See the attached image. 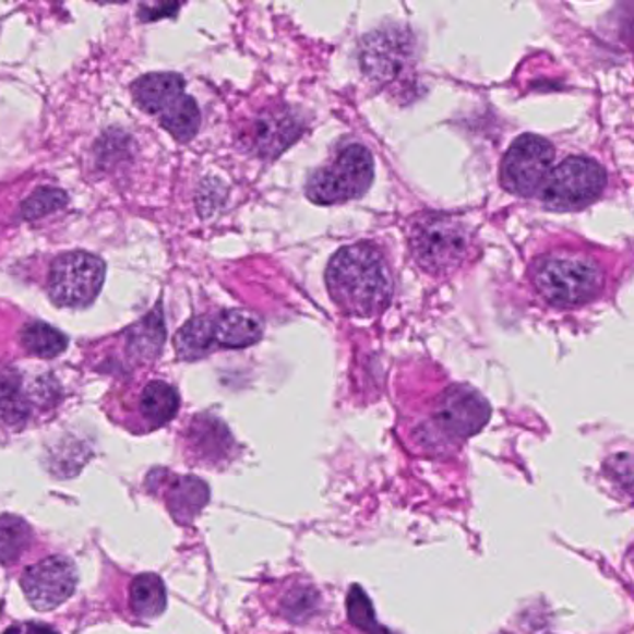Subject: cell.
Returning <instances> with one entry per match:
<instances>
[{
    "instance_id": "cell-1",
    "label": "cell",
    "mask_w": 634,
    "mask_h": 634,
    "mask_svg": "<svg viewBox=\"0 0 634 634\" xmlns=\"http://www.w3.org/2000/svg\"><path fill=\"white\" fill-rule=\"evenodd\" d=\"M326 285L333 302L354 316H376L387 309L395 292V277L376 246H345L326 268Z\"/></svg>"
},
{
    "instance_id": "cell-2",
    "label": "cell",
    "mask_w": 634,
    "mask_h": 634,
    "mask_svg": "<svg viewBox=\"0 0 634 634\" xmlns=\"http://www.w3.org/2000/svg\"><path fill=\"white\" fill-rule=\"evenodd\" d=\"M534 289L549 306L581 308L605 289V271L596 259L583 252L560 250L536 259L530 268Z\"/></svg>"
},
{
    "instance_id": "cell-3",
    "label": "cell",
    "mask_w": 634,
    "mask_h": 634,
    "mask_svg": "<svg viewBox=\"0 0 634 634\" xmlns=\"http://www.w3.org/2000/svg\"><path fill=\"white\" fill-rule=\"evenodd\" d=\"M471 227L451 214L422 213L409 224L415 263L432 276H448L471 253Z\"/></svg>"
},
{
    "instance_id": "cell-4",
    "label": "cell",
    "mask_w": 634,
    "mask_h": 634,
    "mask_svg": "<svg viewBox=\"0 0 634 634\" xmlns=\"http://www.w3.org/2000/svg\"><path fill=\"white\" fill-rule=\"evenodd\" d=\"M132 95L144 112L157 116L171 136L189 142L200 131L202 113L184 92V79L177 73H149L132 84Z\"/></svg>"
},
{
    "instance_id": "cell-5",
    "label": "cell",
    "mask_w": 634,
    "mask_h": 634,
    "mask_svg": "<svg viewBox=\"0 0 634 634\" xmlns=\"http://www.w3.org/2000/svg\"><path fill=\"white\" fill-rule=\"evenodd\" d=\"M374 158L363 145H348L332 163L309 177L306 195L316 205H340L358 200L371 189Z\"/></svg>"
},
{
    "instance_id": "cell-6",
    "label": "cell",
    "mask_w": 634,
    "mask_h": 634,
    "mask_svg": "<svg viewBox=\"0 0 634 634\" xmlns=\"http://www.w3.org/2000/svg\"><path fill=\"white\" fill-rule=\"evenodd\" d=\"M607 171L588 157H570L547 177L540 200L549 211H578L603 194Z\"/></svg>"
},
{
    "instance_id": "cell-7",
    "label": "cell",
    "mask_w": 634,
    "mask_h": 634,
    "mask_svg": "<svg viewBox=\"0 0 634 634\" xmlns=\"http://www.w3.org/2000/svg\"><path fill=\"white\" fill-rule=\"evenodd\" d=\"M105 276L107 266L94 253H63L49 272V296L60 308H88L101 292Z\"/></svg>"
},
{
    "instance_id": "cell-8",
    "label": "cell",
    "mask_w": 634,
    "mask_h": 634,
    "mask_svg": "<svg viewBox=\"0 0 634 634\" xmlns=\"http://www.w3.org/2000/svg\"><path fill=\"white\" fill-rule=\"evenodd\" d=\"M490 404L467 385H453L440 396L427 424L428 440L464 441L490 421Z\"/></svg>"
},
{
    "instance_id": "cell-9",
    "label": "cell",
    "mask_w": 634,
    "mask_h": 634,
    "mask_svg": "<svg viewBox=\"0 0 634 634\" xmlns=\"http://www.w3.org/2000/svg\"><path fill=\"white\" fill-rule=\"evenodd\" d=\"M554 147L538 134H522L510 145L501 163V184L510 194L530 198L540 194L553 171Z\"/></svg>"
},
{
    "instance_id": "cell-10",
    "label": "cell",
    "mask_w": 634,
    "mask_h": 634,
    "mask_svg": "<svg viewBox=\"0 0 634 634\" xmlns=\"http://www.w3.org/2000/svg\"><path fill=\"white\" fill-rule=\"evenodd\" d=\"M415 63L414 36L404 28L372 32L361 45V70L376 86H391L411 75Z\"/></svg>"
},
{
    "instance_id": "cell-11",
    "label": "cell",
    "mask_w": 634,
    "mask_h": 634,
    "mask_svg": "<svg viewBox=\"0 0 634 634\" xmlns=\"http://www.w3.org/2000/svg\"><path fill=\"white\" fill-rule=\"evenodd\" d=\"M21 586L36 610H52L65 603L76 588L75 565L70 559L52 557L26 567Z\"/></svg>"
},
{
    "instance_id": "cell-12",
    "label": "cell",
    "mask_w": 634,
    "mask_h": 634,
    "mask_svg": "<svg viewBox=\"0 0 634 634\" xmlns=\"http://www.w3.org/2000/svg\"><path fill=\"white\" fill-rule=\"evenodd\" d=\"M303 121L290 108H276L261 113L253 123V152L261 157L274 158L285 152L302 134Z\"/></svg>"
},
{
    "instance_id": "cell-13",
    "label": "cell",
    "mask_w": 634,
    "mask_h": 634,
    "mask_svg": "<svg viewBox=\"0 0 634 634\" xmlns=\"http://www.w3.org/2000/svg\"><path fill=\"white\" fill-rule=\"evenodd\" d=\"M213 319L216 348L239 350L255 345L263 337V322L248 311H226Z\"/></svg>"
},
{
    "instance_id": "cell-14",
    "label": "cell",
    "mask_w": 634,
    "mask_h": 634,
    "mask_svg": "<svg viewBox=\"0 0 634 634\" xmlns=\"http://www.w3.org/2000/svg\"><path fill=\"white\" fill-rule=\"evenodd\" d=\"M166 343V324L160 308L144 316L127 332V350L136 361L157 358Z\"/></svg>"
},
{
    "instance_id": "cell-15",
    "label": "cell",
    "mask_w": 634,
    "mask_h": 634,
    "mask_svg": "<svg viewBox=\"0 0 634 634\" xmlns=\"http://www.w3.org/2000/svg\"><path fill=\"white\" fill-rule=\"evenodd\" d=\"M208 503L207 483L195 477H177L168 490V509L179 523H190Z\"/></svg>"
},
{
    "instance_id": "cell-16",
    "label": "cell",
    "mask_w": 634,
    "mask_h": 634,
    "mask_svg": "<svg viewBox=\"0 0 634 634\" xmlns=\"http://www.w3.org/2000/svg\"><path fill=\"white\" fill-rule=\"evenodd\" d=\"M177 356L182 359H202L216 350L214 319L202 314L190 319L176 335Z\"/></svg>"
},
{
    "instance_id": "cell-17",
    "label": "cell",
    "mask_w": 634,
    "mask_h": 634,
    "mask_svg": "<svg viewBox=\"0 0 634 634\" xmlns=\"http://www.w3.org/2000/svg\"><path fill=\"white\" fill-rule=\"evenodd\" d=\"M140 411L149 424L163 427L166 422H170L179 411V395L170 383L160 382V380L147 383L140 398Z\"/></svg>"
},
{
    "instance_id": "cell-18",
    "label": "cell",
    "mask_w": 634,
    "mask_h": 634,
    "mask_svg": "<svg viewBox=\"0 0 634 634\" xmlns=\"http://www.w3.org/2000/svg\"><path fill=\"white\" fill-rule=\"evenodd\" d=\"M132 612L139 618H157L166 609V588L155 573H144L132 581Z\"/></svg>"
},
{
    "instance_id": "cell-19",
    "label": "cell",
    "mask_w": 634,
    "mask_h": 634,
    "mask_svg": "<svg viewBox=\"0 0 634 634\" xmlns=\"http://www.w3.org/2000/svg\"><path fill=\"white\" fill-rule=\"evenodd\" d=\"M20 337L26 352L38 358H57L68 348V337L45 322H28L21 330Z\"/></svg>"
},
{
    "instance_id": "cell-20",
    "label": "cell",
    "mask_w": 634,
    "mask_h": 634,
    "mask_svg": "<svg viewBox=\"0 0 634 634\" xmlns=\"http://www.w3.org/2000/svg\"><path fill=\"white\" fill-rule=\"evenodd\" d=\"M28 417V404L21 395L17 372L0 367V421L21 427Z\"/></svg>"
},
{
    "instance_id": "cell-21",
    "label": "cell",
    "mask_w": 634,
    "mask_h": 634,
    "mask_svg": "<svg viewBox=\"0 0 634 634\" xmlns=\"http://www.w3.org/2000/svg\"><path fill=\"white\" fill-rule=\"evenodd\" d=\"M32 530L21 517L0 515V564H12L31 546Z\"/></svg>"
},
{
    "instance_id": "cell-22",
    "label": "cell",
    "mask_w": 634,
    "mask_h": 634,
    "mask_svg": "<svg viewBox=\"0 0 634 634\" xmlns=\"http://www.w3.org/2000/svg\"><path fill=\"white\" fill-rule=\"evenodd\" d=\"M68 194L60 189L44 187L36 192H32L25 202L21 203V218L25 220H39L47 214L57 213L68 205Z\"/></svg>"
},
{
    "instance_id": "cell-23",
    "label": "cell",
    "mask_w": 634,
    "mask_h": 634,
    "mask_svg": "<svg viewBox=\"0 0 634 634\" xmlns=\"http://www.w3.org/2000/svg\"><path fill=\"white\" fill-rule=\"evenodd\" d=\"M346 610L348 618L356 627L361 629L364 633L372 634L380 625L376 623V614L372 609L371 599L361 590V586L354 584L348 597H346Z\"/></svg>"
},
{
    "instance_id": "cell-24",
    "label": "cell",
    "mask_w": 634,
    "mask_h": 634,
    "mask_svg": "<svg viewBox=\"0 0 634 634\" xmlns=\"http://www.w3.org/2000/svg\"><path fill=\"white\" fill-rule=\"evenodd\" d=\"M311 596H314L313 591L311 590H295L290 591L287 599H285V610H287V615H289L290 620L292 618H298V615H308L309 614V607H314L316 603V599H311Z\"/></svg>"
},
{
    "instance_id": "cell-25",
    "label": "cell",
    "mask_w": 634,
    "mask_h": 634,
    "mask_svg": "<svg viewBox=\"0 0 634 634\" xmlns=\"http://www.w3.org/2000/svg\"><path fill=\"white\" fill-rule=\"evenodd\" d=\"M28 634H55V631L49 627H45V625H32L31 633Z\"/></svg>"
}]
</instances>
